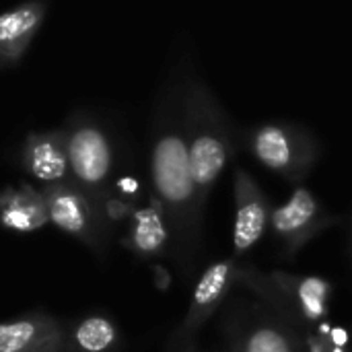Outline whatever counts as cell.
<instances>
[{"label": "cell", "mask_w": 352, "mask_h": 352, "mask_svg": "<svg viewBox=\"0 0 352 352\" xmlns=\"http://www.w3.org/2000/svg\"><path fill=\"white\" fill-rule=\"evenodd\" d=\"M184 74L179 66L165 85L151 132V186L155 204L163 212L171 233V254L184 276H190L204 239V208L198 202L186 130H184Z\"/></svg>", "instance_id": "obj_1"}, {"label": "cell", "mask_w": 352, "mask_h": 352, "mask_svg": "<svg viewBox=\"0 0 352 352\" xmlns=\"http://www.w3.org/2000/svg\"><path fill=\"white\" fill-rule=\"evenodd\" d=\"M165 352H198V338L184 340V342H167Z\"/></svg>", "instance_id": "obj_17"}, {"label": "cell", "mask_w": 352, "mask_h": 352, "mask_svg": "<svg viewBox=\"0 0 352 352\" xmlns=\"http://www.w3.org/2000/svg\"><path fill=\"white\" fill-rule=\"evenodd\" d=\"M0 352H68V330L50 314L0 322Z\"/></svg>", "instance_id": "obj_11"}, {"label": "cell", "mask_w": 352, "mask_h": 352, "mask_svg": "<svg viewBox=\"0 0 352 352\" xmlns=\"http://www.w3.org/2000/svg\"><path fill=\"white\" fill-rule=\"evenodd\" d=\"M120 340L118 324L107 316L93 314L68 332V352H116Z\"/></svg>", "instance_id": "obj_16"}, {"label": "cell", "mask_w": 352, "mask_h": 352, "mask_svg": "<svg viewBox=\"0 0 352 352\" xmlns=\"http://www.w3.org/2000/svg\"><path fill=\"white\" fill-rule=\"evenodd\" d=\"M43 2H27L0 12V60L16 62L31 45L37 29L45 19Z\"/></svg>", "instance_id": "obj_14"}, {"label": "cell", "mask_w": 352, "mask_h": 352, "mask_svg": "<svg viewBox=\"0 0 352 352\" xmlns=\"http://www.w3.org/2000/svg\"><path fill=\"white\" fill-rule=\"evenodd\" d=\"M221 330L227 352H305L303 332L254 297L233 301Z\"/></svg>", "instance_id": "obj_5"}, {"label": "cell", "mask_w": 352, "mask_h": 352, "mask_svg": "<svg viewBox=\"0 0 352 352\" xmlns=\"http://www.w3.org/2000/svg\"><path fill=\"white\" fill-rule=\"evenodd\" d=\"M50 223L41 190L29 184L8 186L0 192V225L14 233H33Z\"/></svg>", "instance_id": "obj_13"}, {"label": "cell", "mask_w": 352, "mask_h": 352, "mask_svg": "<svg viewBox=\"0 0 352 352\" xmlns=\"http://www.w3.org/2000/svg\"><path fill=\"white\" fill-rule=\"evenodd\" d=\"M41 194L47 204L50 223L62 233L82 241L93 252L103 254L107 245V217L103 206L93 202L72 179L43 186Z\"/></svg>", "instance_id": "obj_8"}, {"label": "cell", "mask_w": 352, "mask_h": 352, "mask_svg": "<svg viewBox=\"0 0 352 352\" xmlns=\"http://www.w3.org/2000/svg\"><path fill=\"white\" fill-rule=\"evenodd\" d=\"M239 287L301 332L330 318L336 295L334 283L326 276L287 270L264 272L252 264H241Z\"/></svg>", "instance_id": "obj_3"}, {"label": "cell", "mask_w": 352, "mask_h": 352, "mask_svg": "<svg viewBox=\"0 0 352 352\" xmlns=\"http://www.w3.org/2000/svg\"><path fill=\"white\" fill-rule=\"evenodd\" d=\"M340 221L342 217L332 212L307 186H297L285 204L274 206L270 233L278 241L280 254L285 258H295L314 239L340 225Z\"/></svg>", "instance_id": "obj_7"}, {"label": "cell", "mask_w": 352, "mask_h": 352, "mask_svg": "<svg viewBox=\"0 0 352 352\" xmlns=\"http://www.w3.org/2000/svg\"><path fill=\"white\" fill-rule=\"evenodd\" d=\"M23 167L25 171L43 186L70 182L66 132H31L23 144Z\"/></svg>", "instance_id": "obj_12"}, {"label": "cell", "mask_w": 352, "mask_h": 352, "mask_svg": "<svg viewBox=\"0 0 352 352\" xmlns=\"http://www.w3.org/2000/svg\"><path fill=\"white\" fill-rule=\"evenodd\" d=\"M184 130L190 171L200 206L208 198L235 153V128L229 111L210 85L186 68L184 74Z\"/></svg>", "instance_id": "obj_2"}, {"label": "cell", "mask_w": 352, "mask_h": 352, "mask_svg": "<svg viewBox=\"0 0 352 352\" xmlns=\"http://www.w3.org/2000/svg\"><path fill=\"white\" fill-rule=\"evenodd\" d=\"M346 252H349V260H351L352 266V217L351 223H349V231H346Z\"/></svg>", "instance_id": "obj_18"}, {"label": "cell", "mask_w": 352, "mask_h": 352, "mask_svg": "<svg viewBox=\"0 0 352 352\" xmlns=\"http://www.w3.org/2000/svg\"><path fill=\"white\" fill-rule=\"evenodd\" d=\"M239 276H241V262L233 256L208 264L204 272L198 276L186 316L171 332L169 342H184V340L198 338L206 322L223 309L233 289L239 287Z\"/></svg>", "instance_id": "obj_9"}, {"label": "cell", "mask_w": 352, "mask_h": 352, "mask_svg": "<svg viewBox=\"0 0 352 352\" xmlns=\"http://www.w3.org/2000/svg\"><path fill=\"white\" fill-rule=\"evenodd\" d=\"M241 140L258 165L293 188L303 186L322 157V142L314 130L289 120H268L248 126Z\"/></svg>", "instance_id": "obj_4"}, {"label": "cell", "mask_w": 352, "mask_h": 352, "mask_svg": "<svg viewBox=\"0 0 352 352\" xmlns=\"http://www.w3.org/2000/svg\"><path fill=\"white\" fill-rule=\"evenodd\" d=\"M64 132L70 179L93 202L103 206L107 200V186L113 171L111 138L89 116H74Z\"/></svg>", "instance_id": "obj_6"}, {"label": "cell", "mask_w": 352, "mask_h": 352, "mask_svg": "<svg viewBox=\"0 0 352 352\" xmlns=\"http://www.w3.org/2000/svg\"><path fill=\"white\" fill-rule=\"evenodd\" d=\"M217 352H227V351H225V349H221V351H217Z\"/></svg>", "instance_id": "obj_19"}, {"label": "cell", "mask_w": 352, "mask_h": 352, "mask_svg": "<svg viewBox=\"0 0 352 352\" xmlns=\"http://www.w3.org/2000/svg\"><path fill=\"white\" fill-rule=\"evenodd\" d=\"M124 245L140 258H157L171 250L169 225L157 204L140 208L132 214Z\"/></svg>", "instance_id": "obj_15"}, {"label": "cell", "mask_w": 352, "mask_h": 352, "mask_svg": "<svg viewBox=\"0 0 352 352\" xmlns=\"http://www.w3.org/2000/svg\"><path fill=\"white\" fill-rule=\"evenodd\" d=\"M272 202L258 179L241 165L233 171V258L250 254L270 231Z\"/></svg>", "instance_id": "obj_10"}]
</instances>
